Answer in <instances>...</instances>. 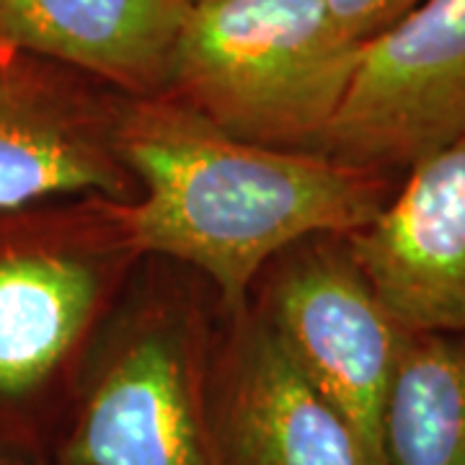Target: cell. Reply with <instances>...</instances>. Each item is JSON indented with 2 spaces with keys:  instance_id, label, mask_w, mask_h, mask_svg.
<instances>
[{
  "instance_id": "obj_4",
  "label": "cell",
  "mask_w": 465,
  "mask_h": 465,
  "mask_svg": "<svg viewBox=\"0 0 465 465\" xmlns=\"http://www.w3.org/2000/svg\"><path fill=\"white\" fill-rule=\"evenodd\" d=\"M362 47L321 0H192L163 94L232 137L318 150Z\"/></svg>"
},
{
  "instance_id": "obj_9",
  "label": "cell",
  "mask_w": 465,
  "mask_h": 465,
  "mask_svg": "<svg viewBox=\"0 0 465 465\" xmlns=\"http://www.w3.org/2000/svg\"><path fill=\"white\" fill-rule=\"evenodd\" d=\"M344 238L403 329L465 333V137L403 171L381 215Z\"/></svg>"
},
{
  "instance_id": "obj_1",
  "label": "cell",
  "mask_w": 465,
  "mask_h": 465,
  "mask_svg": "<svg viewBox=\"0 0 465 465\" xmlns=\"http://www.w3.org/2000/svg\"><path fill=\"white\" fill-rule=\"evenodd\" d=\"M119 153L140 189L124 204L137 249L194 272L223 311L243 308L290 246L370 225L401 179L232 137L168 94L127 101Z\"/></svg>"
},
{
  "instance_id": "obj_2",
  "label": "cell",
  "mask_w": 465,
  "mask_h": 465,
  "mask_svg": "<svg viewBox=\"0 0 465 465\" xmlns=\"http://www.w3.org/2000/svg\"><path fill=\"white\" fill-rule=\"evenodd\" d=\"M124 204L0 207V440L54 452L88 349L143 262Z\"/></svg>"
},
{
  "instance_id": "obj_8",
  "label": "cell",
  "mask_w": 465,
  "mask_h": 465,
  "mask_svg": "<svg viewBox=\"0 0 465 465\" xmlns=\"http://www.w3.org/2000/svg\"><path fill=\"white\" fill-rule=\"evenodd\" d=\"M210 414L223 465H372L249 302L220 313Z\"/></svg>"
},
{
  "instance_id": "obj_3",
  "label": "cell",
  "mask_w": 465,
  "mask_h": 465,
  "mask_svg": "<svg viewBox=\"0 0 465 465\" xmlns=\"http://www.w3.org/2000/svg\"><path fill=\"white\" fill-rule=\"evenodd\" d=\"M220 313L202 277L145 256L88 349L57 460L223 465L210 414Z\"/></svg>"
},
{
  "instance_id": "obj_10",
  "label": "cell",
  "mask_w": 465,
  "mask_h": 465,
  "mask_svg": "<svg viewBox=\"0 0 465 465\" xmlns=\"http://www.w3.org/2000/svg\"><path fill=\"white\" fill-rule=\"evenodd\" d=\"M192 0H0V45L75 67L130 99L166 91Z\"/></svg>"
},
{
  "instance_id": "obj_5",
  "label": "cell",
  "mask_w": 465,
  "mask_h": 465,
  "mask_svg": "<svg viewBox=\"0 0 465 465\" xmlns=\"http://www.w3.org/2000/svg\"><path fill=\"white\" fill-rule=\"evenodd\" d=\"M249 305L347 419L372 465H385L382 409L409 329L375 295L347 238L313 235L274 256Z\"/></svg>"
},
{
  "instance_id": "obj_13",
  "label": "cell",
  "mask_w": 465,
  "mask_h": 465,
  "mask_svg": "<svg viewBox=\"0 0 465 465\" xmlns=\"http://www.w3.org/2000/svg\"><path fill=\"white\" fill-rule=\"evenodd\" d=\"M0 465H65L57 460L54 452H42V450H29L3 442L0 440Z\"/></svg>"
},
{
  "instance_id": "obj_6",
  "label": "cell",
  "mask_w": 465,
  "mask_h": 465,
  "mask_svg": "<svg viewBox=\"0 0 465 465\" xmlns=\"http://www.w3.org/2000/svg\"><path fill=\"white\" fill-rule=\"evenodd\" d=\"M465 137V0H421L370 39L318 153L401 176Z\"/></svg>"
},
{
  "instance_id": "obj_11",
  "label": "cell",
  "mask_w": 465,
  "mask_h": 465,
  "mask_svg": "<svg viewBox=\"0 0 465 465\" xmlns=\"http://www.w3.org/2000/svg\"><path fill=\"white\" fill-rule=\"evenodd\" d=\"M385 465H465V333L409 331L382 409Z\"/></svg>"
},
{
  "instance_id": "obj_7",
  "label": "cell",
  "mask_w": 465,
  "mask_h": 465,
  "mask_svg": "<svg viewBox=\"0 0 465 465\" xmlns=\"http://www.w3.org/2000/svg\"><path fill=\"white\" fill-rule=\"evenodd\" d=\"M127 101L75 67L0 45V207L54 197L137 200L119 153Z\"/></svg>"
},
{
  "instance_id": "obj_12",
  "label": "cell",
  "mask_w": 465,
  "mask_h": 465,
  "mask_svg": "<svg viewBox=\"0 0 465 465\" xmlns=\"http://www.w3.org/2000/svg\"><path fill=\"white\" fill-rule=\"evenodd\" d=\"M357 42L367 45L370 39L388 32L406 14H411L421 0H321Z\"/></svg>"
}]
</instances>
